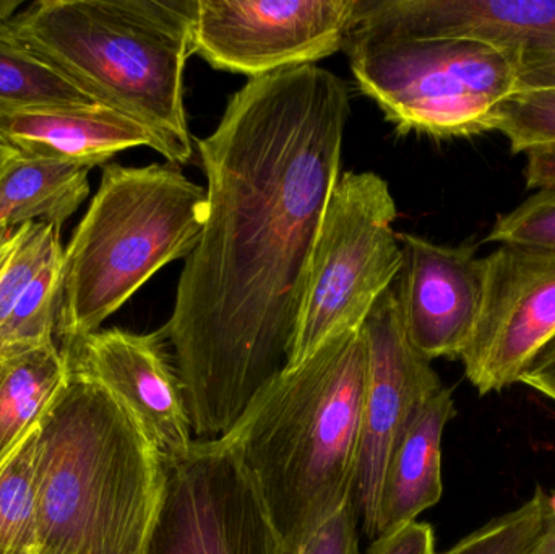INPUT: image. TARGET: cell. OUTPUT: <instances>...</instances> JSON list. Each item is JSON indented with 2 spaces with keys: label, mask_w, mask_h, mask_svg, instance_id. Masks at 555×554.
Masks as SVG:
<instances>
[{
  "label": "cell",
  "mask_w": 555,
  "mask_h": 554,
  "mask_svg": "<svg viewBox=\"0 0 555 554\" xmlns=\"http://www.w3.org/2000/svg\"><path fill=\"white\" fill-rule=\"evenodd\" d=\"M397 204L375 172L339 176L310 259L286 370L306 363L333 338L362 327L401 267L393 230Z\"/></svg>",
  "instance_id": "52a82bcc"
},
{
  "label": "cell",
  "mask_w": 555,
  "mask_h": 554,
  "mask_svg": "<svg viewBox=\"0 0 555 554\" xmlns=\"http://www.w3.org/2000/svg\"><path fill=\"white\" fill-rule=\"evenodd\" d=\"M550 514L555 517V497L550 498Z\"/></svg>",
  "instance_id": "d6a6232c"
},
{
  "label": "cell",
  "mask_w": 555,
  "mask_h": 554,
  "mask_svg": "<svg viewBox=\"0 0 555 554\" xmlns=\"http://www.w3.org/2000/svg\"><path fill=\"white\" fill-rule=\"evenodd\" d=\"M207 210V189L178 165L104 166L96 195L64 250L62 350L98 332L163 267L188 259Z\"/></svg>",
  "instance_id": "5b68a950"
},
{
  "label": "cell",
  "mask_w": 555,
  "mask_h": 554,
  "mask_svg": "<svg viewBox=\"0 0 555 554\" xmlns=\"http://www.w3.org/2000/svg\"><path fill=\"white\" fill-rule=\"evenodd\" d=\"M351 36L460 39L541 61L555 57V0H361Z\"/></svg>",
  "instance_id": "7c38bea8"
},
{
  "label": "cell",
  "mask_w": 555,
  "mask_h": 554,
  "mask_svg": "<svg viewBox=\"0 0 555 554\" xmlns=\"http://www.w3.org/2000/svg\"><path fill=\"white\" fill-rule=\"evenodd\" d=\"M38 428L0 468V554H36Z\"/></svg>",
  "instance_id": "ffe728a7"
},
{
  "label": "cell",
  "mask_w": 555,
  "mask_h": 554,
  "mask_svg": "<svg viewBox=\"0 0 555 554\" xmlns=\"http://www.w3.org/2000/svg\"><path fill=\"white\" fill-rule=\"evenodd\" d=\"M166 462L145 554H287L253 478L223 439H198Z\"/></svg>",
  "instance_id": "ba28073f"
},
{
  "label": "cell",
  "mask_w": 555,
  "mask_h": 554,
  "mask_svg": "<svg viewBox=\"0 0 555 554\" xmlns=\"http://www.w3.org/2000/svg\"><path fill=\"white\" fill-rule=\"evenodd\" d=\"M359 517L349 501L294 554H359Z\"/></svg>",
  "instance_id": "d4e9b609"
},
{
  "label": "cell",
  "mask_w": 555,
  "mask_h": 554,
  "mask_svg": "<svg viewBox=\"0 0 555 554\" xmlns=\"http://www.w3.org/2000/svg\"><path fill=\"white\" fill-rule=\"evenodd\" d=\"M528 554H555V517L551 516L550 510L543 533Z\"/></svg>",
  "instance_id": "f546056e"
},
{
  "label": "cell",
  "mask_w": 555,
  "mask_h": 554,
  "mask_svg": "<svg viewBox=\"0 0 555 554\" xmlns=\"http://www.w3.org/2000/svg\"><path fill=\"white\" fill-rule=\"evenodd\" d=\"M361 0H197L194 54L263 77L315 65L348 44Z\"/></svg>",
  "instance_id": "9c48e42d"
},
{
  "label": "cell",
  "mask_w": 555,
  "mask_h": 554,
  "mask_svg": "<svg viewBox=\"0 0 555 554\" xmlns=\"http://www.w3.org/2000/svg\"><path fill=\"white\" fill-rule=\"evenodd\" d=\"M550 497L537 488L533 498L460 540L443 554H528L546 526Z\"/></svg>",
  "instance_id": "7402d4cb"
},
{
  "label": "cell",
  "mask_w": 555,
  "mask_h": 554,
  "mask_svg": "<svg viewBox=\"0 0 555 554\" xmlns=\"http://www.w3.org/2000/svg\"><path fill=\"white\" fill-rule=\"evenodd\" d=\"M369 357L362 327L273 377L223 436L287 554L354 497Z\"/></svg>",
  "instance_id": "7a4b0ae2"
},
{
  "label": "cell",
  "mask_w": 555,
  "mask_h": 554,
  "mask_svg": "<svg viewBox=\"0 0 555 554\" xmlns=\"http://www.w3.org/2000/svg\"><path fill=\"white\" fill-rule=\"evenodd\" d=\"M62 253L57 224L0 228V331L25 301L42 269Z\"/></svg>",
  "instance_id": "44dd1931"
},
{
  "label": "cell",
  "mask_w": 555,
  "mask_h": 554,
  "mask_svg": "<svg viewBox=\"0 0 555 554\" xmlns=\"http://www.w3.org/2000/svg\"><path fill=\"white\" fill-rule=\"evenodd\" d=\"M365 554H437L436 536L429 524L411 523L375 539Z\"/></svg>",
  "instance_id": "484cf974"
},
{
  "label": "cell",
  "mask_w": 555,
  "mask_h": 554,
  "mask_svg": "<svg viewBox=\"0 0 555 554\" xmlns=\"http://www.w3.org/2000/svg\"><path fill=\"white\" fill-rule=\"evenodd\" d=\"M68 366L103 384L130 410L166 459L191 451L192 425L165 332L133 334L109 328L65 348Z\"/></svg>",
  "instance_id": "4fadbf2b"
},
{
  "label": "cell",
  "mask_w": 555,
  "mask_h": 554,
  "mask_svg": "<svg viewBox=\"0 0 555 554\" xmlns=\"http://www.w3.org/2000/svg\"><path fill=\"white\" fill-rule=\"evenodd\" d=\"M547 88H555V57L521 62L520 91L547 90Z\"/></svg>",
  "instance_id": "f1b7e54d"
},
{
  "label": "cell",
  "mask_w": 555,
  "mask_h": 554,
  "mask_svg": "<svg viewBox=\"0 0 555 554\" xmlns=\"http://www.w3.org/2000/svg\"><path fill=\"white\" fill-rule=\"evenodd\" d=\"M455 416L452 389L430 397L388 464L377 513V539L388 536L439 503L443 493L442 438Z\"/></svg>",
  "instance_id": "2e32d148"
},
{
  "label": "cell",
  "mask_w": 555,
  "mask_h": 554,
  "mask_svg": "<svg viewBox=\"0 0 555 554\" xmlns=\"http://www.w3.org/2000/svg\"><path fill=\"white\" fill-rule=\"evenodd\" d=\"M197 0H44L7 23L94 103L142 124L172 165L195 156L184 104Z\"/></svg>",
  "instance_id": "277c9868"
},
{
  "label": "cell",
  "mask_w": 555,
  "mask_h": 554,
  "mask_svg": "<svg viewBox=\"0 0 555 554\" xmlns=\"http://www.w3.org/2000/svg\"><path fill=\"white\" fill-rule=\"evenodd\" d=\"M90 168L15 153L0 175V228L62 227L90 195Z\"/></svg>",
  "instance_id": "e0dca14e"
},
{
  "label": "cell",
  "mask_w": 555,
  "mask_h": 554,
  "mask_svg": "<svg viewBox=\"0 0 555 554\" xmlns=\"http://www.w3.org/2000/svg\"><path fill=\"white\" fill-rule=\"evenodd\" d=\"M166 465L130 410L68 366L38 425L36 554H145Z\"/></svg>",
  "instance_id": "3957f363"
},
{
  "label": "cell",
  "mask_w": 555,
  "mask_h": 554,
  "mask_svg": "<svg viewBox=\"0 0 555 554\" xmlns=\"http://www.w3.org/2000/svg\"><path fill=\"white\" fill-rule=\"evenodd\" d=\"M349 114L345 81L302 65L249 78L197 140L207 220L162 331L201 441L286 370Z\"/></svg>",
  "instance_id": "6da1fadb"
},
{
  "label": "cell",
  "mask_w": 555,
  "mask_h": 554,
  "mask_svg": "<svg viewBox=\"0 0 555 554\" xmlns=\"http://www.w3.org/2000/svg\"><path fill=\"white\" fill-rule=\"evenodd\" d=\"M525 155L524 178L528 191L555 188V145L538 146Z\"/></svg>",
  "instance_id": "83f0119b"
},
{
  "label": "cell",
  "mask_w": 555,
  "mask_h": 554,
  "mask_svg": "<svg viewBox=\"0 0 555 554\" xmlns=\"http://www.w3.org/2000/svg\"><path fill=\"white\" fill-rule=\"evenodd\" d=\"M22 2H9V0H0V25L9 23L10 20L15 18V12Z\"/></svg>",
  "instance_id": "4dcf8cb0"
},
{
  "label": "cell",
  "mask_w": 555,
  "mask_h": 554,
  "mask_svg": "<svg viewBox=\"0 0 555 554\" xmlns=\"http://www.w3.org/2000/svg\"><path fill=\"white\" fill-rule=\"evenodd\" d=\"M362 332L369 371L352 503L362 532L374 542L388 464L424 403L443 386L433 361L411 345L404 332L395 285L372 306Z\"/></svg>",
  "instance_id": "30bf717a"
},
{
  "label": "cell",
  "mask_w": 555,
  "mask_h": 554,
  "mask_svg": "<svg viewBox=\"0 0 555 554\" xmlns=\"http://www.w3.org/2000/svg\"><path fill=\"white\" fill-rule=\"evenodd\" d=\"M518 383L531 387L555 403V337L528 364Z\"/></svg>",
  "instance_id": "4316f807"
},
{
  "label": "cell",
  "mask_w": 555,
  "mask_h": 554,
  "mask_svg": "<svg viewBox=\"0 0 555 554\" xmlns=\"http://www.w3.org/2000/svg\"><path fill=\"white\" fill-rule=\"evenodd\" d=\"M13 155H15V152H13V150H10L9 146L2 145V143H0V175H2L3 168H5L7 163H9L10 159L13 158Z\"/></svg>",
  "instance_id": "1f68e13d"
},
{
  "label": "cell",
  "mask_w": 555,
  "mask_h": 554,
  "mask_svg": "<svg viewBox=\"0 0 555 554\" xmlns=\"http://www.w3.org/2000/svg\"><path fill=\"white\" fill-rule=\"evenodd\" d=\"M485 241L555 250V188L540 189L514 210L499 215Z\"/></svg>",
  "instance_id": "cb8c5ba5"
},
{
  "label": "cell",
  "mask_w": 555,
  "mask_h": 554,
  "mask_svg": "<svg viewBox=\"0 0 555 554\" xmlns=\"http://www.w3.org/2000/svg\"><path fill=\"white\" fill-rule=\"evenodd\" d=\"M398 241L403 267L395 292L411 345L429 361L460 360L481 311L485 257L472 244L443 246L408 233Z\"/></svg>",
  "instance_id": "5bb4252c"
},
{
  "label": "cell",
  "mask_w": 555,
  "mask_h": 554,
  "mask_svg": "<svg viewBox=\"0 0 555 554\" xmlns=\"http://www.w3.org/2000/svg\"><path fill=\"white\" fill-rule=\"evenodd\" d=\"M349 68L400 133L463 139L498 132L520 91L514 52L460 39L349 38Z\"/></svg>",
  "instance_id": "8992f818"
},
{
  "label": "cell",
  "mask_w": 555,
  "mask_h": 554,
  "mask_svg": "<svg viewBox=\"0 0 555 554\" xmlns=\"http://www.w3.org/2000/svg\"><path fill=\"white\" fill-rule=\"evenodd\" d=\"M94 103L77 85L33 54L0 25V117L41 107Z\"/></svg>",
  "instance_id": "d6986e66"
},
{
  "label": "cell",
  "mask_w": 555,
  "mask_h": 554,
  "mask_svg": "<svg viewBox=\"0 0 555 554\" xmlns=\"http://www.w3.org/2000/svg\"><path fill=\"white\" fill-rule=\"evenodd\" d=\"M0 143L29 158L94 168L135 146L156 152L152 133L103 104H72L20 111L0 117Z\"/></svg>",
  "instance_id": "9a60e30c"
},
{
  "label": "cell",
  "mask_w": 555,
  "mask_h": 554,
  "mask_svg": "<svg viewBox=\"0 0 555 554\" xmlns=\"http://www.w3.org/2000/svg\"><path fill=\"white\" fill-rule=\"evenodd\" d=\"M555 337V250L501 246L485 257V289L463 350L465 376L481 396L501 392Z\"/></svg>",
  "instance_id": "8fae6325"
},
{
  "label": "cell",
  "mask_w": 555,
  "mask_h": 554,
  "mask_svg": "<svg viewBox=\"0 0 555 554\" xmlns=\"http://www.w3.org/2000/svg\"><path fill=\"white\" fill-rule=\"evenodd\" d=\"M498 132L508 140L514 155L555 145V88L515 94L502 107Z\"/></svg>",
  "instance_id": "603a6c76"
},
{
  "label": "cell",
  "mask_w": 555,
  "mask_h": 554,
  "mask_svg": "<svg viewBox=\"0 0 555 554\" xmlns=\"http://www.w3.org/2000/svg\"><path fill=\"white\" fill-rule=\"evenodd\" d=\"M67 374L59 344L0 355V468L38 428Z\"/></svg>",
  "instance_id": "ac0fdd59"
}]
</instances>
